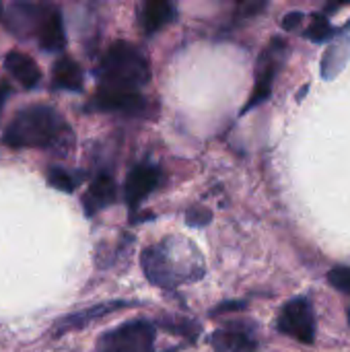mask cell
I'll return each instance as SVG.
<instances>
[{"mask_svg": "<svg viewBox=\"0 0 350 352\" xmlns=\"http://www.w3.org/2000/svg\"><path fill=\"white\" fill-rule=\"evenodd\" d=\"M140 266L146 280L159 289H177L204 276L202 254L194 241L182 235H169L146 245L140 254Z\"/></svg>", "mask_w": 350, "mask_h": 352, "instance_id": "cell-1", "label": "cell"}, {"mask_svg": "<svg viewBox=\"0 0 350 352\" xmlns=\"http://www.w3.org/2000/svg\"><path fill=\"white\" fill-rule=\"evenodd\" d=\"M2 142L10 148H43L66 155L74 146V132L54 107L29 105L8 122Z\"/></svg>", "mask_w": 350, "mask_h": 352, "instance_id": "cell-2", "label": "cell"}, {"mask_svg": "<svg viewBox=\"0 0 350 352\" xmlns=\"http://www.w3.org/2000/svg\"><path fill=\"white\" fill-rule=\"evenodd\" d=\"M95 76L99 80L97 89L140 93V89L151 82L153 72L146 56L136 45L128 41H116L101 56Z\"/></svg>", "mask_w": 350, "mask_h": 352, "instance_id": "cell-3", "label": "cell"}, {"mask_svg": "<svg viewBox=\"0 0 350 352\" xmlns=\"http://www.w3.org/2000/svg\"><path fill=\"white\" fill-rule=\"evenodd\" d=\"M157 328L149 320H132L107 330L97 340V352H157Z\"/></svg>", "mask_w": 350, "mask_h": 352, "instance_id": "cell-4", "label": "cell"}, {"mask_svg": "<svg viewBox=\"0 0 350 352\" xmlns=\"http://www.w3.org/2000/svg\"><path fill=\"white\" fill-rule=\"evenodd\" d=\"M287 56V43L281 37H274L268 47H264V52L258 58L256 64V82H254V91L250 93V99L245 103V107L241 109V113H248L250 109L262 105L264 101H268L270 93H272V85L274 78L285 62Z\"/></svg>", "mask_w": 350, "mask_h": 352, "instance_id": "cell-5", "label": "cell"}, {"mask_svg": "<svg viewBox=\"0 0 350 352\" xmlns=\"http://www.w3.org/2000/svg\"><path fill=\"white\" fill-rule=\"evenodd\" d=\"M276 330L301 344L311 346L316 342V314L311 299L305 295L291 299L276 318Z\"/></svg>", "mask_w": 350, "mask_h": 352, "instance_id": "cell-6", "label": "cell"}, {"mask_svg": "<svg viewBox=\"0 0 350 352\" xmlns=\"http://www.w3.org/2000/svg\"><path fill=\"white\" fill-rule=\"evenodd\" d=\"M87 111H101V113H122V116H146L151 111L146 99L134 91H111V89H97L95 95L89 99Z\"/></svg>", "mask_w": 350, "mask_h": 352, "instance_id": "cell-7", "label": "cell"}, {"mask_svg": "<svg viewBox=\"0 0 350 352\" xmlns=\"http://www.w3.org/2000/svg\"><path fill=\"white\" fill-rule=\"evenodd\" d=\"M161 169L151 163H140L130 169L124 182V200L130 206L132 214L146 200V196L161 186Z\"/></svg>", "mask_w": 350, "mask_h": 352, "instance_id": "cell-8", "label": "cell"}, {"mask_svg": "<svg viewBox=\"0 0 350 352\" xmlns=\"http://www.w3.org/2000/svg\"><path fill=\"white\" fill-rule=\"evenodd\" d=\"M52 4H33V2H14L6 14L2 16L4 19V25L6 29L12 33V35H19V37H37V31L47 14Z\"/></svg>", "mask_w": 350, "mask_h": 352, "instance_id": "cell-9", "label": "cell"}, {"mask_svg": "<svg viewBox=\"0 0 350 352\" xmlns=\"http://www.w3.org/2000/svg\"><path fill=\"white\" fill-rule=\"evenodd\" d=\"M215 352H258V340L250 324L233 322L210 336Z\"/></svg>", "mask_w": 350, "mask_h": 352, "instance_id": "cell-10", "label": "cell"}, {"mask_svg": "<svg viewBox=\"0 0 350 352\" xmlns=\"http://www.w3.org/2000/svg\"><path fill=\"white\" fill-rule=\"evenodd\" d=\"M124 307H130V303H122V301H107V303H101V305H95V307H89V309H83V311H76V314H70L62 320H58L52 328V334L54 336H62V334H68V332H76V330H83L85 326L97 322V320H103L107 316H111L113 311L118 309H124Z\"/></svg>", "mask_w": 350, "mask_h": 352, "instance_id": "cell-11", "label": "cell"}, {"mask_svg": "<svg viewBox=\"0 0 350 352\" xmlns=\"http://www.w3.org/2000/svg\"><path fill=\"white\" fill-rule=\"evenodd\" d=\"M118 200V186L109 173H99L83 196V210L87 217H95L99 210L111 206Z\"/></svg>", "mask_w": 350, "mask_h": 352, "instance_id": "cell-12", "label": "cell"}, {"mask_svg": "<svg viewBox=\"0 0 350 352\" xmlns=\"http://www.w3.org/2000/svg\"><path fill=\"white\" fill-rule=\"evenodd\" d=\"M37 43L43 52H62L66 47V31H64V19L58 6H50L39 31H37Z\"/></svg>", "mask_w": 350, "mask_h": 352, "instance_id": "cell-13", "label": "cell"}, {"mask_svg": "<svg viewBox=\"0 0 350 352\" xmlns=\"http://www.w3.org/2000/svg\"><path fill=\"white\" fill-rule=\"evenodd\" d=\"M4 66L25 89H35L41 80V70H39L37 62L19 50H10L4 56Z\"/></svg>", "mask_w": 350, "mask_h": 352, "instance_id": "cell-14", "label": "cell"}, {"mask_svg": "<svg viewBox=\"0 0 350 352\" xmlns=\"http://www.w3.org/2000/svg\"><path fill=\"white\" fill-rule=\"evenodd\" d=\"M175 21V6L167 0H149L140 10V25L146 35H155Z\"/></svg>", "mask_w": 350, "mask_h": 352, "instance_id": "cell-15", "label": "cell"}, {"mask_svg": "<svg viewBox=\"0 0 350 352\" xmlns=\"http://www.w3.org/2000/svg\"><path fill=\"white\" fill-rule=\"evenodd\" d=\"M83 82H85L83 68L78 66L76 60H72L68 56H62V58H58L54 62L52 85L56 89H62V91H83Z\"/></svg>", "mask_w": 350, "mask_h": 352, "instance_id": "cell-16", "label": "cell"}, {"mask_svg": "<svg viewBox=\"0 0 350 352\" xmlns=\"http://www.w3.org/2000/svg\"><path fill=\"white\" fill-rule=\"evenodd\" d=\"M45 179H47L50 188L70 194L80 186V182L85 179V173L83 171H72V169H66V167H58V165H50L45 169Z\"/></svg>", "mask_w": 350, "mask_h": 352, "instance_id": "cell-17", "label": "cell"}, {"mask_svg": "<svg viewBox=\"0 0 350 352\" xmlns=\"http://www.w3.org/2000/svg\"><path fill=\"white\" fill-rule=\"evenodd\" d=\"M336 35V27H332L330 19L326 12H316L311 16V23L305 31V37L314 43H324L328 39H332Z\"/></svg>", "mask_w": 350, "mask_h": 352, "instance_id": "cell-18", "label": "cell"}, {"mask_svg": "<svg viewBox=\"0 0 350 352\" xmlns=\"http://www.w3.org/2000/svg\"><path fill=\"white\" fill-rule=\"evenodd\" d=\"M159 326H163V328L169 330L171 334H179V336L190 338V340H194V338L200 334V330H202L198 324H194V322H190V320H171V318L161 320Z\"/></svg>", "mask_w": 350, "mask_h": 352, "instance_id": "cell-19", "label": "cell"}, {"mask_svg": "<svg viewBox=\"0 0 350 352\" xmlns=\"http://www.w3.org/2000/svg\"><path fill=\"white\" fill-rule=\"evenodd\" d=\"M328 283L344 293V295H350V266H336L328 272Z\"/></svg>", "mask_w": 350, "mask_h": 352, "instance_id": "cell-20", "label": "cell"}, {"mask_svg": "<svg viewBox=\"0 0 350 352\" xmlns=\"http://www.w3.org/2000/svg\"><path fill=\"white\" fill-rule=\"evenodd\" d=\"M212 221V212L204 206H192L186 212V223L190 227H206Z\"/></svg>", "mask_w": 350, "mask_h": 352, "instance_id": "cell-21", "label": "cell"}, {"mask_svg": "<svg viewBox=\"0 0 350 352\" xmlns=\"http://www.w3.org/2000/svg\"><path fill=\"white\" fill-rule=\"evenodd\" d=\"M303 21H305V14H303L301 10L287 12V14H285V19H283V29H285V31H295Z\"/></svg>", "mask_w": 350, "mask_h": 352, "instance_id": "cell-22", "label": "cell"}, {"mask_svg": "<svg viewBox=\"0 0 350 352\" xmlns=\"http://www.w3.org/2000/svg\"><path fill=\"white\" fill-rule=\"evenodd\" d=\"M264 8H266L264 2H260V4H252V2L239 4V6H237V16H256V14L262 12Z\"/></svg>", "mask_w": 350, "mask_h": 352, "instance_id": "cell-23", "label": "cell"}, {"mask_svg": "<svg viewBox=\"0 0 350 352\" xmlns=\"http://www.w3.org/2000/svg\"><path fill=\"white\" fill-rule=\"evenodd\" d=\"M245 301H227V303H221L219 307L212 309V316H219V314H229V311H241L245 309Z\"/></svg>", "mask_w": 350, "mask_h": 352, "instance_id": "cell-24", "label": "cell"}, {"mask_svg": "<svg viewBox=\"0 0 350 352\" xmlns=\"http://www.w3.org/2000/svg\"><path fill=\"white\" fill-rule=\"evenodd\" d=\"M10 85L6 82V80H2L0 82V116H2V107H4V103H6V99H8V95H10Z\"/></svg>", "mask_w": 350, "mask_h": 352, "instance_id": "cell-25", "label": "cell"}, {"mask_svg": "<svg viewBox=\"0 0 350 352\" xmlns=\"http://www.w3.org/2000/svg\"><path fill=\"white\" fill-rule=\"evenodd\" d=\"M4 16V10H2V4H0V19Z\"/></svg>", "mask_w": 350, "mask_h": 352, "instance_id": "cell-26", "label": "cell"}, {"mask_svg": "<svg viewBox=\"0 0 350 352\" xmlns=\"http://www.w3.org/2000/svg\"><path fill=\"white\" fill-rule=\"evenodd\" d=\"M347 318H349V324H350V307L347 309Z\"/></svg>", "mask_w": 350, "mask_h": 352, "instance_id": "cell-27", "label": "cell"}]
</instances>
